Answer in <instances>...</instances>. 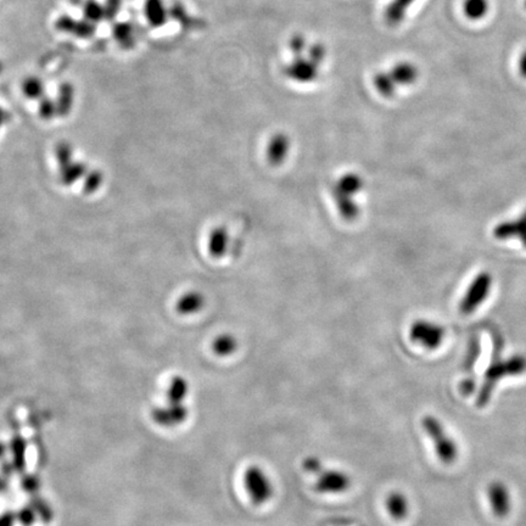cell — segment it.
<instances>
[{
  "instance_id": "cell-45",
  "label": "cell",
  "mask_w": 526,
  "mask_h": 526,
  "mask_svg": "<svg viewBox=\"0 0 526 526\" xmlns=\"http://www.w3.org/2000/svg\"><path fill=\"white\" fill-rule=\"evenodd\" d=\"M1 71H3V65H1V62H0V73H1Z\"/></svg>"
},
{
  "instance_id": "cell-4",
  "label": "cell",
  "mask_w": 526,
  "mask_h": 526,
  "mask_svg": "<svg viewBox=\"0 0 526 526\" xmlns=\"http://www.w3.org/2000/svg\"><path fill=\"white\" fill-rule=\"evenodd\" d=\"M494 279L489 272H480L471 282L459 304V310L463 315H471L485 304L490 296Z\"/></svg>"
},
{
  "instance_id": "cell-11",
  "label": "cell",
  "mask_w": 526,
  "mask_h": 526,
  "mask_svg": "<svg viewBox=\"0 0 526 526\" xmlns=\"http://www.w3.org/2000/svg\"><path fill=\"white\" fill-rule=\"evenodd\" d=\"M168 15L172 20L178 22L182 28L186 31H196V30H202L206 26L205 21L191 16L186 10L184 4L178 0H175L171 4L170 8H168Z\"/></svg>"
},
{
  "instance_id": "cell-44",
  "label": "cell",
  "mask_w": 526,
  "mask_h": 526,
  "mask_svg": "<svg viewBox=\"0 0 526 526\" xmlns=\"http://www.w3.org/2000/svg\"><path fill=\"white\" fill-rule=\"evenodd\" d=\"M68 1H70V3L72 4V6H82L83 4L82 0H68Z\"/></svg>"
},
{
  "instance_id": "cell-9",
  "label": "cell",
  "mask_w": 526,
  "mask_h": 526,
  "mask_svg": "<svg viewBox=\"0 0 526 526\" xmlns=\"http://www.w3.org/2000/svg\"><path fill=\"white\" fill-rule=\"evenodd\" d=\"M57 31L70 33L72 36L88 39L95 35L97 27L87 20H75L68 15H62L55 22Z\"/></svg>"
},
{
  "instance_id": "cell-40",
  "label": "cell",
  "mask_w": 526,
  "mask_h": 526,
  "mask_svg": "<svg viewBox=\"0 0 526 526\" xmlns=\"http://www.w3.org/2000/svg\"><path fill=\"white\" fill-rule=\"evenodd\" d=\"M519 72L523 77L526 78V50L521 54L519 59Z\"/></svg>"
},
{
  "instance_id": "cell-41",
  "label": "cell",
  "mask_w": 526,
  "mask_h": 526,
  "mask_svg": "<svg viewBox=\"0 0 526 526\" xmlns=\"http://www.w3.org/2000/svg\"><path fill=\"white\" fill-rule=\"evenodd\" d=\"M8 119H9V115H8V113H6L4 108H0V128H1V126H3V124H6V121H8Z\"/></svg>"
},
{
  "instance_id": "cell-27",
  "label": "cell",
  "mask_w": 526,
  "mask_h": 526,
  "mask_svg": "<svg viewBox=\"0 0 526 526\" xmlns=\"http://www.w3.org/2000/svg\"><path fill=\"white\" fill-rule=\"evenodd\" d=\"M374 87L384 98H392L396 93V82L393 81L390 72H378L373 79Z\"/></svg>"
},
{
  "instance_id": "cell-33",
  "label": "cell",
  "mask_w": 526,
  "mask_h": 526,
  "mask_svg": "<svg viewBox=\"0 0 526 526\" xmlns=\"http://www.w3.org/2000/svg\"><path fill=\"white\" fill-rule=\"evenodd\" d=\"M38 111H39V116L41 119H46V121L52 119L57 115V104L52 99L43 97L41 99Z\"/></svg>"
},
{
  "instance_id": "cell-39",
  "label": "cell",
  "mask_w": 526,
  "mask_h": 526,
  "mask_svg": "<svg viewBox=\"0 0 526 526\" xmlns=\"http://www.w3.org/2000/svg\"><path fill=\"white\" fill-rule=\"evenodd\" d=\"M17 521L16 513L14 512H6L0 514V526H14Z\"/></svg>"
},
{
  "instance_id": "cell-18",
  "label": "cell",
  "mask_w": 526,
  "mask_h": 526,
  "mask_svg": "<svg viewBox=\"0 0 526 526\" xmlns=\"http://www.w3.org/2000/svg\"><path fill=\"white\" fill-rule=\"evenodd\" d=\"M205 306V298L200 291H186L177 302V311L181 315H195Z\"/></svg>"
},
{
  "instance_id": "cell-35",
  "label": "cell",
  "mask_w": 526,
  "mask_h": 526,
  "mask_svg": "<svg viewBox=\"0 0 526 526\" xmlns=\"http://www.w3.org/2000/svg\"><path fill=\"white\" fill-rule=\"evenodd\" d=\"M290 52L294 54L295 57H302L304 50H307V41L302 35L296 33L290 38L289 41Z\"/></svg>"
},
{
  "instance_id": "cell-1",
  "label": "cell",
  "mask_w": 526,
  "mask_h": 526,
  "mask_svg": "<svg viewBox=\"0 0 526 526\" xmlns=\"http://www.w3.org/2000/svg\"><path fill=\"white\" fill-rule=\"evenodd\" d=\"M363 186V178L353 172L341 175L333 186L331 194L334 197L336 208L340 216L347 221H353L360 215L361 208L356 197L361 193Z\"/></svg>"
},
{
  "instance_id": "cell-20",
  "label": "cell",
  "mask_w": 526,
  "mask_h": 526,
  "mask_svg": "<svg viewBox=\"0 0 526 526\" xmlns=\"http://www.w3.org/2000/svg\"><path fill=\"white\" fill-rule=\"evenodd\" d=\"M229 249V234L226 228H216L208 237V250L213 257H222Z\"/></svg>"
},
{
  "instance_id": "cell-38",
  "label": "cell",
  "mask_w": 526,
  "mask_h": 526,
  "mask_svg": "<svg viewBox=\"0 0 526 526\" xmlns=\"http://www.w3.org/2000/svg\"><path fill=\"white\" fill-rule=\"evenodd\" d=\"M39 480H38V478H36L35 475H26L23 479H22V487H23V490L27 491V492H30V494H33V492H36L38 489H39Z\"/></svg>"
},
{
  "instance_id": "cell-42",
  "label": "cell",
  "mask_w": 526,
  "mask_h": 526,
  "mask_svg": "<svg viewBox=\"0 0 526 526\" xmlns=\"http://www.w3.org/2000/svg\"><path fill=\"white\" fill-rule=\"evenodd\" d=\"M6 487H8V483H6V480L4 479V478H1V476H0V492L6 491Z\"/></svg>"
},
{
  "instance_id": "cell-32",
  "label": "cell",
  "mask_w": 526,
  "mask_h": 526,
  "mask_svg": "<svg viewBox=\"0 0 526 526\" xmlns=\"http://www.w3.org/2000/svg\"><path fill=\"white\" fill-rule=\"evenodd\" d=\"M325 57H327V49H325L324 44L315 43L311 47L307 48V59L317 65L318 68L324 62Z\"/></svg>"
},
{
  "instance_id": "cell-8",
  "label": "cell",
  "mask_w": 526,
  "mask_h": 526,
  "mask_svg": "<svg viewBox=\"0 0 526 526\" xmlns=\"http://www.w3.org/2000/svg\"><path fill=\"white\" fill-rule=\"evenodd\" d=\"M487 494L494 514L498 518H506L512 509L509 489L502 481H494L489 486Z\"/></svg>"
},
{
  "instance_id": "cell-29",
  "label": "cell",
  "mask_w": 526,
  "mask_h": 526,
  "mask_svg": "<svg viewBox=\"0 0 526 526\" xmlns=\"http://www.w3.org/2000/svg\"><path fill=\"white\" fill-rule=\"evenodd\" d=\"M44 83L41 78L36 76L27 77L22 83V92L26 95L27 98L32 100H41L44 97Z\"/></svg>"
},
{
  "instance_id": "cell-2",
  "label": "cell",
  "mask_w": 526,
  "mask_h": 526,
  "mask_svg": "<svg viewBox=\"0 0 526 526\" xmlns=\"http://www.w3.org/2000/svg\"><path fill=\"white\" fill-rule=\"evenodd\" d=\"M526 371V358L523 356H513L507 361L492 362L490 368L486 371L484 377V384L480 390L479 396L476 405L479 407H484L490 402L491 395L495 390L496 384L500 382L502 378L514 377L521 376Z\"/></svg>"
},
{
  "instance_id": "cell-31",
  "label": "cell",
  "mask_w": 526,
  "mask_h": 526,
  "mask_svg": "<svg viewBox=\"0 0 526 526\" xmlns=\"http://www.w3.org/2000/svg\"><path fill=\"white\" fill-rule=\"evenodd\" d=\"M32 507L35 508L37 516H41V520L44 521V523H50L52 520V516H54L52 509L46 500H41V497H35L33 498Z\"/></svg>"
},
{
  "instance_id": "cell-17",
  "label": "cell",
  "mask_w": 526,
  "mask_h": 526,
  "mask_svg": "<svg viewBox=\"0 0 526 526\" xmlns=\"http://www.w3.org/2000/svg\"><path fill=\"white\" fill-rule=\"evenodd\" d=\"M113 37L115 41L124 50H132L137 44L135 28L130 22H117L113 26Z\"/></svg>"
},
{
  "instance_id": "cell-23",
  "label": "cell",
  "mask_w": 526,
  "mask_h": 526,
  "mask_svg": "<svg viewBox=\"0 0 526 526\" xmlns=\"http://www.w3.org/2000/svg\"><path fill=\"white\" fill-rule=\"evenodd\" d=\"M189 387L186 379L181 377H175L171 382L168 391H167V398L170 405H183L184 400L188 396Z\"/></svg>"
},
{
  "instance_id": "cell-10",
  "label": "cell",
  "mask_w": 526,
  "mask_h": 526,
  "mask_svg": "<svg viewBox=\"0 0 526 526\" xmlns=\"http://www.w3.org/2000/svg\"><path fill=\"white\" fill-rule=\"evenodd\" d=\"M289 137L285 133H282V132L275 133V135H272V138L269 139V144H267V150H266L267 160L271 165H282L289 155Z\"/></svg>"
},
{
  "instance_id": "cell-15",
  "label": "cell",
  "mask_w": 526,
  "mask_h": 526,
  "mask_svg": "<svg viewBox=\"0 0 526 526\" xmlns=\"http://www.w3.org/2000/svg\"><path fill=\"white\" fill-rule=\"evenodd\" d=\"M495 237L498 239L519 237L526 248V212L518 220L511 222L500 223L495 229Z\"/></svg>"
},
{
  "instance_id": "cell-34",
  "label": "cell",
  "mask_w": 526,
  "mask_h": 526,
  "mask_svg": "<svg viewBox=\"0 0 526 526\" xmlns=\"http://www.w3.org/2000/svg\"><path fill=\"white\" fill-rule=\"evenodd\" d=\"M55 154H57V159L61 168L72 162V148L68 143H60L57 145Z\"/></svg>"
},
{
  "instance_id": "cell-16",
  "label": "cell",
  "mask_w": 526,
  "mask_h": 526,
  "mask_svg": "<svg viewBox=\"0 0 526 526\" xmlns=\"http://www.w3.org/2000/svg\"><path fill=\"white\" fill-rule=\"evenodd\" d=\"M389 72L400 86H412L419 78V70L412 62H398Z\"/></svg>"
},
{
  "instance_id": "cell-26",
  "label": "cell",
  "mask_w": 526,
  "mask_h": 526,
  "mask_svg": "<svg viewBox=\"0 0 526 526\" xmlns=\"http://www.w3.org/2000/svg\"><path fill=\"white\" fill-rule=\"evenodd\" d=\"M237 341L231 334H222L212 341V351L217 356L227 357L235 352Z\"/></svg>"
},
{
  "instance_id": "cell-7",
  "label": "cell",
  "mask_w": 526,
  "mask_h": 526,
  "mask_svg": "<svg viewBox=\"0 0 526 526\" xmlns=\"http://www.w3.org/2000/svg\"><path fill=\"white\" fill-rule=\"evenodd\" d=\"M284 73L295 82L307 84L315 82L320 75V70L307 57H295L294 60L284 68Z\"/></svg>"
},
{
  "instance_id": "cell-36",
  "label": "cell",
  "mask_w": 526,
  "mask_h": 526,
  "mask_svg": "<svg viewBox=\"0 0 526 526\" xmlns=\"http://www.w3.org/2000/svg\"><path fill=\"white\" fill-rule=\"evenodd\" d=\"M17 521L22 526H31L37 519V513L32 506H25L16 513Z\"/></svg>"
},
{
  "instance_id": "cell-46",
  "label": "cell",
  "mask_w": 526,
  "mask_h": 526,
  "mask_svg": "<svg viewBox=\"0 0 526 526\" xmlns=\"http://www.w3.org/2000/svg\"><path fill=\"white\" fill-rule=\"evenodd\" d=\"M525 8H526V0H525Z\"/></svg>"
},
{
  "instance_id": "cell-43",
  "label": "cell",
  "mask_w": 526,
  "mask_h": 526,
  "mask_svg": "<svg viewBox=\"0 0 526 526\" xmlns=\"http://www.w3.org/2000/svg\"><path fill=\"white\" fill-rule=\"evenodd\" d=\"M6 445L0 442V459L3 458L6 454Z\"/></svg>"
},
{
  "instance_id": "cell-30",
  "label": "cell",
  "mask_w": 526,
  "mask_h": 526,
  "mask_svg": "<svg viewBox=\"0 0 526 526\" xmlns=\"http://www.w3.org/2000/svg\"><path fill=\"white\" fill-rule=\"evenodd\" d=\"M84 171H86V166L83 164L71 162L61 168L62 181L70 184L79 178L84 173Z\"/></svg>"
},
{
  "instance_id": "cell-37",
  "label": "cell",
  "mask_w": 526,
  "mask_h": 526,
  "mask_svg": "<svg viewBox=\"0 0 526 526\" xmlns=\"http://www.w3.org/2000/svg\"><path fill=\"white\" fill-rule=\"evenodd\" d=\"M121 6H122V0H106L104 4L105 20L114 21L116 16L119 15Z\"/></svg>"
},
{
  "instance_id": "cell-28",
  "label": "cell",
  "mask_w": 526,
  "mask_h": 526,
  "mask_svg": "<svg viewBox=\"0 0 526 526\" xmlns=\"http://www.w3.org/2000/svg\"><path fill=\"white\" fill-rule=\"evenodd\" d=\"M82 6L84 20L89 21V22L94 23V25H97L99 22L105 20L104 6L98 3L97 0H84Z\"/></svg>"
},
{
  "instance_id": "cell-21",
  "label": "cell",
  "mask_w": 526,
  "mask_h": 526,
  "mask_svg": "<svg viewBox=\"0 0 526 526\" xmlns=\"http://www.w3.org/2000/svg\"><path fill=\"white\" fill-rule=\"evenodd\" d=\"M387 512L395 520H403L408 514V500L401 492H391L385 502Z\"/></svg>"
},
{
  "instance_id": "cell-25",
  "label": "cell",
  "mask_w": 526,
  "mask_h": 526,
  "mask_svg": "<svg viewBox=\"0 0 526 526\" xmlns=\"http://www.w3.org/2000/svg\"><path fill=\"white\" fill-rule=\"evenodd\" d=\"M26 441L21 436L11 440L10 451L12 456V467L17 471H23L26 467Z\"/></svg>"
},
{
  "instance_id": "cell-13",
  "label": "cell",
  "mask_w": 526,
  "mask_h": 526,
  "mask_svg": "<svg viewBox=\"0 0 526 526\" xmlns=\"http://www.w3.org/2000/svg\"><path fill=\"white\" fill-rule=\"evenodd\" d=\"M186 407L183 405H170L167 408H156L153 412L154 422L162 427H172L186 418Z\"/></svg>"
},
{
  "instance_id": "cell-22",
  "label": "cell",
  "mask_w": 526,
  "mask_h": 526,
  "mask_svg": "<svg viewBox=\"0 0 526 526\" xmlns=\"http://www.w3.org/2000/svg\"><path fill=\"white\" fill-rule=\"evenodd\" d=\"M490 1L489 0H465L463 14L470 21H481L489 14Z\"/></svg>"
},
{
  "instance_id": "cell-19",
  "label": "cell",
  "mask_w": 526,
  "mask_h": 526,
  "mask_svg": "<svg viewBox=\"0 0 526 526\" xmlns=\"http://www.w3.org/2000/svg\"><path fill=\"white\" fill-rule=\"evenodd\" d=\"M75 103V88L71 83H62L57 89V116L66 117L72 111Z\"/></svg>"
},
{
  "instance_id": "cell-24",
  "label": "cell",
  "mask_w": 526,
  "mask_h": 526,
  "mask_svg": "<svg viewBox=\"0 0 526 526\" xmlns=\"http://www.w3.org/2000/svg\"><path fill=\"white\" fill-rule=\"evenodd\" d=\"M414 0H393L391 4H389L385 11L387 23H390L392 26L398 25L406 15L408 6H412Z\"/></svg>"
},
{
  "instance_id": "cell-3",
  "label": "cell",
  "mask_w": 526,
  "mask_h": 526,
  "mask_svg": "<svg viewBox=\"0 0 526 526\" xmlns=\"http://www.w3.org/2000/svg\"><path fill=\"white\" fill-rule=\"evenodd\" d=\"M424 431L433 441L438 459L445 465H452L458 456V449L452 438L447 435L444 425L433 416H425L422 420Z\"/></svg>"
},
{
  "instance_id": "cell-12",
  "label": "cell",
  "mask_w": 526,
  "mask_h": 526,
  "mask_svg": "<svg viewBox=\"0 0 526 526\" xmlns=\"http://www.w3.org/2000/svg\"><path fill=\"white\" fill-rule=\"evenodd\" d=\"M349 485H350L349 476L341 473V471H336V470L327 471L324 474L320 475L318 483H317L318 490L320 492H324V494L344 492V491L347 490Z\"/></svg>"
},
{
  "instance_id": "cell-6",
  "label": "cell",
  "mask_w": 526,
  "mask_h": 526,
  "mask_svg": "<svg viewBox=\"0 0 526 526\" xmlns=\"http://www.w3.org/2000/svg\"><path fill=\"white\" fill-rule=\"evenodd\" d=\"M244 484L250 498L256 505L266 503L273 494V487L269 475L260 467H251L250 469L246 470Z\"/></svg>"
},
{
  "instance_id": "cell-14",
  "label": "cell",
  "mask_w": 526,
  "mask_h": 526,
  "mask_svg": "<svg viewBox=\"0 0 526 526\" xmlns=\"http://www.w3.org/2000/svg\"><path fill=\"white\" fill-rule=\"evenodd\" d=\"M144 15L148 23L153 28L165 26L170 17L165 0H145Z\"/></svg>"
},
{
  "instance_id": "cell-5",
  "label": "cell",
  "mask_w": 526,
  "mask_h": 526,
  "mask_svg": "<svg viewBox=\"0 0 526 526\" xmlns=\"http://www.w3.org/2000/svg\"><path fill=\"white\" fill-rule=\"evenodd\" d=\"M446 336L444 327L434 320H416L409 329V338L414 344H418L427 350H436L442 345Z\"/></svg>"
}]
</instances>
